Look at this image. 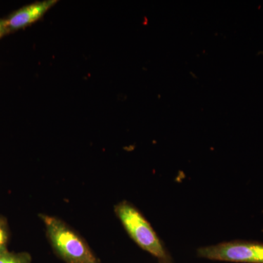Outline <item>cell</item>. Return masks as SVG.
<instances>
[{
    "mask_svg": "<svg viewBox=\"0 0 263 263\" xmlns=\"http://www.w3.org/2000/svg\"><path fill=\"white\" fill-rule=\"evenodd\" d=\"M8 32H9V30L7 27L5 20L0 18V38L3 37Z\"/></svg>",
    "mask_w": 263,
    "mask_h": 263,
    "instance_id": "7",
    "label": "cell"
},
{
    "mask_svg": "<svg viewBox=\"0 0 263 263\" xmlns=\"http://www.w3.org/2000/svg\"><path fill=\"white\" fill-rule=\"evenodd\" d=\"M57 3V0H46L27 5L16 10L5 19L8 30L13 31L25 28L40 20L43 15Z\"/></svg>",
    "mask_w": 263,
    "mask_h": 263,
    "instance_id": "4",
    "label": "cell"
},
{
    "mask_svg": "<svg viewBox=\"0 0 263 263\" xmlns=\"http://www.w3.org/2000/svg\"><path fill=\"white\" fill-rule=\"evenodd\" d=\"M8 240V229L6 221L0 217V254L7 252Z\"/></svg>",
    "mask_w": 263,
    "mask_h": 263,
    "instance_id": "6",
    "label": "cell"
},
{
    "mask_svg": "<svg viewBox=\"0 0 263 263\" xmlns=\"http://www.w3.org/2000/svg\"><path fill=\"white\" fill-rule=\"evenodd\" d=\"M200 257L213 260L241 263H263V243L233 241L199 249Z\"/></svg>",
    "mask_w": 263,
    "mask_h": 263,
    "instance_id": "3",
    "label": "cell"
},
{
    "mask_svg": "<svg viewBox=\"0 0 263 263\" xmlns=\"http://www.w3.org/2000/svg\"><path fill=\"white\" fill-rule=\"evenodd\" d=\"M115 212L128 234L137 245L160 260L168 261V256L155 230L136 208L124 201L115 207Z\"/></svg>",
    "mask_w": 263,
    "mask_h": 263,
    "instance_id": "2",
    "label": "cell"
},
{
    "mask_svg": "<svg viewBox=\"0 0 263 263\" xmlns=\"http://www.w3.org/2000/svg\"><path fill=\"white\" fill-rule=\"evenodd\" d=\"M57 253L67 263H100L87 243L70 226L54 216L41 215Z\"/></svg>",
    "mask_w": 263,
    "mask_h": 263,
    "instance_id": "1",
    "label": "cell"
},
{
    "mask_svg": "<svg viewBox=\"0 0 263 263\" xmlns=\"http://www.w3.org/2000/svg\"><path fill=\"white\" fill-rule=\"evenodd\" d=\"M190 75H191L192 76H193V77L195 78V79H197V77L195 75V74H194V72H190Z\"/></svg>",
    "mask_w": 263,
    "mask_h": 263,
    "instance_id": "8",
    "label": "cell"
},
{
    "mask_svg": "<svg viewBox=\"0 0 263 263\" xmlns=\"http://www.w3.org/2000/svg\"><path fill=\"white\" fill-rule=\"evenodd\" d=\"M0 263H29V260L27 256L9 253L7 251L0 254Z\"/></svg>",
    "mask_w": 263,
    "mask_h": 263,
    "instance_id": "5",
    "label": "cell"
}]
</instances>
